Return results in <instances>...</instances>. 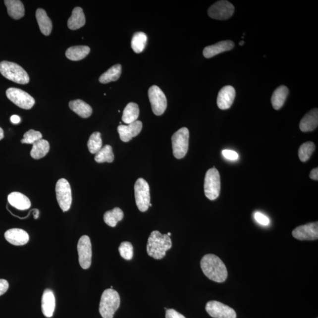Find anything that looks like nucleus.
I'll list each match as a JSON object with an SVG mask.
<instances>
[{"label":"nucleus","mask_w":318,"mask_h":318,"mask_svg":"<svg viewBox=\"0 0 318 318\" xmlns=\"http://www.w3.org/2000/svg\"><path fill=\"white\" fill-rule=\"evenodd\" d=\"M172 246L170 236L167 234L162 235L158 230L153 231L148 239V254L155 260H161L166 254V251Z\"/></svg>","instance_id":"nucleus-2"},{"label":"nucleus","mask_w":318,"mask_h":318,"mask_svg":"<svg viewBox=\"0 0 318 318\" xmlns=\"http://www.w3.org/2000/svg\"><path fill=\"white\" fill-rule=\"evenodd\" d=\"M124 213L119 208H115L113 210L106 212L104 214L105 222L110 227H115L118 222L123 219Z\"/></svg>","instance_id":"nucleus-31"},{"label":"nucleus","mask_w":318,"mask_h":318,"mask_svg":"<svg viewBox=\"0 0 318 318\" xmlns=\"http://www.w3.org/2000/svg\"><path fill=\"white\" fill-rule=\"evenodd\" d=\"M0 73L8 80L14 83L26 85L29 83L30 77L20 65L12 62L3 61L0 63Z\"/></svg>","instance_id":"nucleus-4"},{"label":"nucleus","mask_w":318,"mask_h":318,"mask_svg":"<svg viewBox=\"0 0 318 318\" xmlns=\"http://www.w3.org/2000/svg\"><path fill=\"white\" fill-rule=\"evenodd\" d=\"M152 207V205L151 204H150L149 207Z\"/></svg>","instance_id":"nucleus-47"},{"label":"nucleus","mask_w":318,"mask_h":318,"mask_svg":"<svg viewBox=\"0 0 318 318\" xmlns=\"http://www.w3.org/2000/svg\"><path fill=\"white\" fill-rule=\"evenodd\" d=\"M55 308V299L54 294L52 290L46 289L42 299V309L44 316L48 318L52 317Z\"/></svg>","instance_id":"nucleus-20"},{"label":"nucleus","mask_w":318,"mask_h":318,"mask_svg":"<svg viewBox=\"0 0 318 318\" xmlns=\"http://www.w3.org/2000/svg\"><path fill=\"white\" fill-rule=\"evenodd\" d=\"M235 46V44L230 40L222 41L215 45L207 46L203 52L204 57L207 58H210L214 56L220 54L224 52L231 51Z\"/></svg>","instance_id":"nucleus-18"},{"label":"nucleus","mask_w":318,"mask_h":318,"mask_svg":"<svg viewBox=\"0 0 318 318\" xmlns=\"http://www.w3.org/2000/svg\"><path fill=\"white\" fill-rule=\"evenodd\" d=\"M288 94L289 90L285 86H280L274 91L271 98V103L275 110H279L282 107Z\"/></svg>","instance_id":"nucleus-26"},{"label":"nucleus","mask_w":318,"mask_h":318,"mask_svg":"<svg viewBox=\"0 0 318 318\" xmlns=\"http://www.w3.org/2000/svg\"><path fill=\"white\" fill-rule=\"evenodd\" d=\"M135 195L139 210L142 212L147 211L151 204V195L149 184L144 179L137 180L135 185Z\"/></svg>","instance_id":"nucleus-7"},{"label":"nucleus","mask_w":318,"mask_h":318,"mask_svg":"<svg viewBox=\"0 0 318 318\" xmlns=\"http://www.w3.org/2000/svg\"><path fill=\"white\" fill-rule=\"evenodd\" d=\"M148 95L153 112L157 116H161L167 108L166 96L158 86L155 85L150 87Z\"/></svg>","instance_id":"nucleus-9"},{"label":"nucleus","mask_w":318,"mask_h":318,"mask_svg":"<svg viewBox=\"0 0 318 318\" xmlns=\"http://www.w3.org/2000/svg\"><path fill=\"white\" fill-rule=\"evenodd\" d=\"M50 151V144L46 140L40 139L33 144L30 155L34 159H42L45 157Z\"/></svg>","instance_id":"nucleus-28"},{"label":"nucleus","mask_w":318,"mask_h":318,"mask_svg":"<svg viewBox=\"0 0 318 318\" xmlns=\"http://www.w3.org/2000/svg\"><path fill=\"white\" fill-rule=\"evenodd\" d=\"M114 159L113 149L110 145H106L97 153L95 155V160L97 163H102L105 162L111 163Z\"/></svg>","instance_id":"nucleus-33"},{"label":"nucleus","mask_w":318,"mask_h":318,"mask_svg":"<svg viewBox=\"0 0 318 318\" xmlns=\"http://www.w3.org/2000/svg\"><path fill=\"white\" fill-rule=\"evenodd\" d=\"M6 96L18 107L26 110L32 108L35 104V100L33 97L20 89L11 87L6 91Z\"/></svg>","instance_id":"nucleus-10"},{"label":"nucleus","mask_w":318,"mask_h":318,"mask_svg":"<svg viewBox=\"0 0 318 318\" xmlns=\"http://www.w3.org/2000/svg\"><path fill=\"white\" fill-rule=\"evenodd\" d=\"M77 251L81 267L84 269H89L92 264V249L88 236L81 237L77 244Z\"/></svg>","instance_id":"nucleus-11"},{"label":"nucleus","mask_w":318,"mask_h":318,"mask_svg":"<svg viewBox=\"0 0 318 318\" xmlns=\"http://www.w3.org/2000/svg\"><path fill=\"white\" fill-rule=\"evenodd\" d=\"M8 201L12 207L18 210H27L31 207L30 199L20 192H15L8 196Z\"/></svg>","instance_id":"nucleus-21"},{"label":"nucleus","mask_w":318,"mask_h":318,"mask_svg":"<svg viewBox=\"0 0 318 318\" xmlns=\"http://www.w3.org/2000/svg\"><path fill=\"white\" fill-rule=\"evenodd\" d=\"M42 134L38 131L30 129L24 133V138L21 139V143L23 144H34V143L42 139Z\"/></svg>","instance_id":"nucleus-36"},{"label":"nucleus","mask_w":318,"mask_h":318,"mask_svg":"<svg viewBox=\"0 0 318 318\" xmlns=\"http://www.w3.org/2000/svg\"><path fill=\"white\" fill-rule=\"evenodd\" d=\"M5 238L10 244L15 246H23L29 241V235L25 230L21 229H11L4 234Z\"/></svg>","instance_id":"nucleus-17"},{"label":"nucleus","mask_w":318,"mask_h":318,"mask_svg":"<svg viewBox=\"0 0 318 318\" xmlns=\"http://www.w3.org/2000/svg\"><path fill=\"white\" fill-rule=\"evenodd\" d=\"M167 235L168 236H171V233H170V232H169V233H168L167 234Z\"/></svg>","instance_id":"nucleus-46"},{"label":"nucleus","mask_w":318,"mask_h":318,"mask_svg":"<svg viewBox=\"0 0 318 318\" xmlns=\"http://www.w3.org/2000/svg\"><path fill=\"white\" fill-rule=\"evenodd\" d=\"M222 155L224 158L231 160H237L239 158L238 154L236 152L230 150H223Z\"/></svg>","instance_id":"nucleus-39"},{"label":"nucleus","mask_w":318,"mask_h":318,"mask_svg":"<svg viewBox=\"0 0 318 318\" xmlns=\"http://www.w3.org/2000/svg\"><path fill=\"white\" fill-rule=\"evenodd\" d=\"M36 16L40 31L44 35L49 36L52 33L53 24L46 11L42 8L37 9Z\"/></svg>","instance_id":"nucleus-24"},{"label":"nucleus","mask_w":318,"mask_h":318,"mask_svg":"<svg viewBox=\"0 0 318 318\" xmlns=\"http://www.w3.org/2000/svg\"><path fill=\"white\" fill-rule=\"evenodd\" d=\"M205 193L211 201L216 199L220 192V177L215 167L211 168L206 173L204 183Z\"/></svg>","instance_id":"nucleus-6"},{"label":"nucleus","mask_w":318,"mask_h":318,"mask_svg":"<svg viewBox=\"0 0 318 318\" xmlns=\"http://www.w3.org/2000/svg\"><path fill=\"white\" fill-rule=\"evenodd\" d=\"M295 238L300 241H314L318 238V223H310L299 226L292 232Z\"/></svg>","instance_id":"nucleus-14"},{"label":"nucleus","mask_w":318,"mask_h":318,"mask_svg":"<svg viewBox=\"0 0 318 318\" xmlns=\"http://www.w3.org/2000/svg\"><path fill=\"white\" fill-rule=\"evenodd\" d=\"M90 49L88 46H77L68 48L65 52L67 58L72 61H80L89 54Z\"/></svg>","instance_id":"nucleus-27"},{"label":"nucleus","mask_w":318,"mask_h":318,"mask_svg":"<svg viewBox=\"0 0 318 318\" xmlns=\"http://www.w3.org/2000/svg\"><path fill=\"white\" fill-rule=\"evenodd\" d=\"M10 120L12 123L14 124H17L20 123L21 118L17 115H12L10 118Z\"/></svg>","instance_id":"nucleus-43"},{"label":"nucleus","mask_w":318,"mask_h":318,"mask_svg":"<svg viewBox=\"0 0 318 318\" xmlns=\"http://www.w3.org/2000/svg\"><path fill=\"white\" fill-rule=\"evenodd\" d=\"M236 92L231 86H226L221 89L217 96V105L221 110H227L231 107L235 100Z\"/></svg>","instance_id":"nucleus-16"},{"label":"nucleus","mask_w":318,"mask_h":318,"mask_svg":"<svg viewBox=\"0 0 318 318\" xmlns=\"http://www.w3.org/2000/svg\"><path fill=\"white\" fill-rule=\"evenodd\" d=\"M5 5L7 8L8 14L15 20L20 19L25 14L24 6L19 0H5Z\"/></svg>","instance_id":"nucleus-22"},{"label":"nucleus","mask_w":318,"mask_h":318,"mask_svg":"<svg viewBox=\"0 0 318 318\" xmlns=\"http://www.w3.org/2000/svg\"><path fill=\"white\" fill-rule=\"evenodd\" d=\"M143 127L142 121L136 120L128 125H121L117 127L120 138L123 142H128L141 132Z\"/></svg>","instance_id":"nucleus-15"},{"label":"nucleus","mask_w":318,"mask_h":318,"mask_svg":"<svg viewBox=\"0 0 318 318\" xmlns=\"http://www.w3.org/2000/svg\"><path fill=\"white\" fill-rule=\"evenodd\" d=\"M87 146L92 154H96L102 148L101 133L96 132L92 134L87 143Z\"/></svg>","instance_id":"nucleus-34"},{"label":"nucleus","mask_w":318,"mask_h":318,"mask_svg":"<svg viewBox=\"0 0 318 318\" xmlns=\"http://www.w3.org/2000/svg\"><path fill=\"white\" fill-rule=\"evenodd\" d=\"M316 150V145L313 142H308L304 143L299 148V158L302 162H306L311 157L312 155Z\"/></svg>","instance_id":"nucleus-35"},{"label":"nucleus","mask_w":318,"mask_h":318,"mask_svg":"<svg viewBox=\"0 0 318 318\" xmlns=\"http://www.w3.org/2000/svg\"><path fill=\"white\" fill-rule=\"evenodd\" d=\"M120 255L124 260L130 261L133 257V247L131 243L123 242L118 248Z\"/></svg>","instance_id":"nucleus-37"},{"label":"nucleus","mask_w":318,"mask_h":318,"mask_svg":"<svg viewBox=\"0 0 318 318\" xmlns=\"http://www.w3.org/2000/svg\"><path fill=\"white\" fill-rule=\"evenodd\" d=\"M69 107L74 113L82 118H88L93 113L91 106L82 100H75L70 102Z\"/></svg>","instance_id":"nucleus-25"},{"label":"nucleus","mask_w":318,"mask_h":318,"mask_svg":"<svg viewBox=\"0 0 318 318\" xmlns=\"http://www.w3.org/2000/svg\"><path fill=\"white\" fill-rule=\"evenodd\" d=\"M4 131H3L2 128L0 127V140L4 138Z\"/></svg>","instance_id":"nucleus-44"},{"label":"nucleus","mask_w":318,"mask_h":318,"mask_svg":"<svg viewBox=\"0 0 318 318\" xmlns=\"http://www.w3.org/2000/svg\"><path fill=\"white\" fill-rule=\"evenodd\" d=\"M166 318H186V317L173 309H169L166 311Z\"/></svg>","instance_id":"nucleus-40"},{"label":"nucleus","mask_w":318,"mask_h":318,"mask_svg":"<svg viewBox=\"0 0 318 318\" xmlns=\"http://www.w3.org/2000/svg\"><path fill=\"white\" fill-rule=\"evenodd\" d=\"M318 125V108H314L309 111L302 118L300 124H299V127H300L302 132H308L316 129Z\"/></svg>","instance_id":"nucleus-19"},{"label":"nucleus","mask_w":318,"mask_h":318,"mask_svg":"<svg viewBox=\"0 0 318 318\" xmlns=\"http://www.w3.org/2000/svg\"><path fill=\"white\" fill-rule=\"evenodd\" d=\"M245 42L244 41H241V42L239 43V45L240 46H243L244 45Z\"/></svg>","instance_id":"nucleus-45"},{"label":"nucleus","mask_w":318,"mask_h":318,"mask_svg":"<svg viewBox=\"0 0 318 318\" xmlns=\"http://www.w3.org/2000/svg\"><path fill=\"white\" fill-rule=\"evenodd\" d=\"M189 131L183 127L174 133L171 137L173 154L177 159L185 157L189 149Z\"/></svg>","instance_id":"nucleus-5"},{"label":"nucleus","mask_w":318,"mask_h":318,"mask_svg":"<svg viewBox=\"0 0 318 318\" xmlns=\"http://www.w3.org/2000/svg\"><path fill=\"white\" fill-rule=\"evenodd\" d=\"M139 116V107L135 103H130L124 109L122 120L124 123L129 124L135 122Z\"/></svg>","instance_id":"nucleus-29"},{"label":"nucleus","mask_w":318,"mask_h":318,"mask_svg":"<svg viewBox=\"0 0 318 318\" xmlns=\"http://www.w3.org/2000/svg\"><path fill=\"white\" fill-rule=\"evenodd\" d=\"M206 310L210 316L214 318H236V312L233 309L216 301L208 302Z\"/></svg>","instance_id":"nucleus-13"},{"label":"nucleus","mask_w":318,"mask_h":318,"mask_svg":"<svg viewBox=\"0 0 318 318\" xmlns=\"http://www.w3.org/2000/svg\"><path fill=\"white\" fill-rule=\"evenodd\" d=\"M55 193L58 204L62 211L67 212L69 210L72 203V194L70 183L66 179H60L57 181Z\"/></svg>","instance_id":"nucleus-8"},{"label":"nucleus","mask_w":318,"mask_h":318,"mask_svg":"<svg viewBox=\"0 0 318 318\" xmlns=\"http://www.w3.org/2000/svg\"><path fill=\"white\" fill-rule=\"evenodd\" d=\"M121 74V65L117 64L113 65L103 74L99 78V82L102 84H107L115 82L119 79Z\"/></svg>","instance_id":"nucleus-30"},{"label":"nucleus","mask_w":318,"mask_h":318,"mask_svg":"<svg viewBox=\"0 0 318 318\" xmlns=\"http://www.w3.org/2000/svg\"><path fill=\"white\" fill-rule=\"evenodd\" d=\"M9 288V284L7 280L0 279V296L4 294Z\"/></svg>","instance_id":"nucleus-41"},{"label":"nucleus","mask_w":318,"mask_h":318,"mask_svg":"<svg viewBox=\"0 0 318 318\" xmlns=\"http://www.w3.org/2000/svg\"><path fill=\"white\" fill-rule=\"evenodd\" d=\"M254 217L255 220L262 225L267 226L270 223L269 218L260 212H256Z\"/></svg>","instance_id":"nucleus-38"},{"label":"nucleus","mask_w":318,"mask_h":318,"mask_svg":"<svg viewBox=\"0 0 318 318\" xmlns=\"http://www.w3.org/2000/svg\"><path fill=\"white\" fill-rule=\"evenodd\" d=\"M147 41L148 37L145 33L137 32L132 37L131 47L134 52L139 54L144 51Z\"/></svg>","instance_id":"nucleus-32"},{"label":"nucleus","mask_w":318,"mask_h":318,"mask_svg":"<svg viewBox=\"0 0 318 318\" xmlns=\"http://www.w3.org/2000/svg\"><path fill=\"white\" fill-rule=\"evenodd\" d=\"M120 304V298L118 293L113 289H106L103 293L100 302V314L104 318H113Z\"/></svg>","instance_id":"nucleus-3"},{"label":"nucleus","mask_w":318,"mask_h":318,"mask_svg":"<svg viewBox=\"0 0 318 318\" xmlns=\"http://www.w3.org/2000/svg\"><path fill=\"white\" fill-rule=\"evenodd\" d=\"M201 266L205 275L213 281L222 283L226 280V267L217 256L213 254L205 255L202 259Z\"/></svg>","instance_id":"nucleus-1"},{"label":"nucleus","mask_w":318,"mask_h":318,"mask_svg":"<svg viewBox=\"0 0 318 318\" xmlns=\"http://www.w3.org/2000/svg\"><path fill=\"white\" fill-rule=\"evenodd\" d=\"M235 8L231 3L227 1H219L211 6L208 14L213 19L224 20L231 17Z\"/></svg>","instance_id":"nucleus-12"},{"label":"nucleus","mask_w":318,"mask_h":318,"mask_svg":"<svg viewBox=\"0 0 318 318\" xmlns=\"http://www.w3.org/2000/svg\"><path fill=\"white\" fill-rule=\"evenodd\" d=\"M310 178L314 180H318V168H315L313 170L311 171Z\"/></svg>","instance_id":"nucleus-42"},{"label":"nucleus","mask_w":318,"mask_h":318,"mask_svg":"<svg viewBox=\"0 0 318 318\" xmlns=\"http://www.w3.org/2000/svg\"><path fill=\"white\" fill-rule=\"evenodd\" d=\"M86 18L83 9L77 7L74 8L71 17L68 20V27L70 30H76L85 26Z\"/></svg>","instance_id":"nucleus-23"}]
</instances>
